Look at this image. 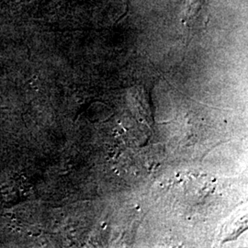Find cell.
<instances>
[{
    "instance_id": "obj_1",
    "label": "cell",
    "mask_w": 248,
    "mask_h": 248,
    "mask_svg": "<svg viewBox=\"0 0 248 248\" xmlns=\"http://www.w3.org/2000/svg\"><path fill=\"white\" fill-rule=\"evenodd\" d=\"M204 0H189L186 5V12H185V21L188 23V21L194 19L198 15L200 9L203 4Z\"/></svg>"
}]
</instances>
